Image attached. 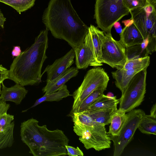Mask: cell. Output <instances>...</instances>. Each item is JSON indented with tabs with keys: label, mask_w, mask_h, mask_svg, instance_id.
I'll list each match as a JSON object with an SVG mask.
<instances>
[{
	"label": "cell",
	"mask_w": 156,
	"mask_h": 156,
	"mask_svg": "<svg viewBox=\"0 0 156 156\" xmlns=\"http://www.w3.org/2000/svg\"><path fill=\"white\" fill-rule=\"evenodd\" d=\"M42 20L55 38L65 40L73 49L84 43L89 27L79 17L70 0H51Z\"/></svg>",
	"instance_id": "cell-1"
},
{
	"label": "cell",
	"mask_w": 156,
	"mask_h": 156,
	"mask_svg": "<svg viewBox=\"0 0 156 156\" xmlns=\"http://www.w3.org/2000/svg\"><path fill=\"white\" fill-rule=\"evenodd\" d=\"M48 31L46 28L41 31L34 44L14 58L9 70V79L24 86L41 82L42 67L47 58Z\"/></svg>",
	"instance_id": "cell-2"
},
{
	"label": "cell",
	"mask_w": 156,
	"mask_h": 156,
	"mask_svg": "<svg viewBox=\"0 0 156 156\" xmlns=\"http://www.w3.org/2000/svg\"><path fill=\"white\" fill-rule=\"evenodd\" d=\"M31 118L21 123L20 136L23 142L34 156H60L67 155L66 146L69 139L62 130L48 129L46 125L40 126Z\"/></svg>",
	"instance_id": "cell-3"
},
{
	"label": "cell",
	"mask_w": 156,
	"mask_h": 156,
	"mask_svg": "<svg viewBox=\"0 0 156 156\" xmlns=\"http://www.w3.org/2000/svg\"><path fill=\"white\" fill-rule=\"evenodd\" d=\"M105 126L89 117L84 125L74 123L73 129L86 149L100 151L111 147V140Z\"/></svg>",
	"instance_id": "cell-4"
},
{
	"label": "cell",
	"mask_w": 156,
	"mask_h": 156,
	"mask_svg": "<svg viewBox=\"0 0 156 156\" xmlns=\"http://www.w3.org/2000/svg\"><path fill=\"white\" fill-rule=\"evenodd\" d=\"M130 12L123 0H96L94 18L105 33H111L114 24Z\"/></svg>",
	"instance_id": "cell-5"
},
{
	"label": "cell",
	"mask_w": 156,
	"mask_h": 156,
	"mask_svg": "<svg viewBox=\"0 0 156 156\" xmlns=\"http://www.w3.org/2000/svg\"><path fill=\"white\" fill-rule=\"evenodd\" d=\"M131 19L139 31L144 41L147 40L145 48L147 55L156 50V9L148 4L142 8L130 11Z\"/></svg>",
	"instance_id": "cell-6"
},
{
	"label": "cell",
	"mask_w": 156,
	"mask_h": 156,
	"mask_svg": "<svg viewBox=\"0 0 156 156\" xmlns=\"http://www.w3.org/2000/svg\"><path fill=\"white\" fill-rule=\"evenodd\" d=\"M147 69L137 73L131 79L119 99V108L128 112L139 106L146 92Z\"/></svg>",
	"instance_id": "cell-7"
},
{
	"label": "cell",
	"mask_w": 156,
	"mask_h": 156,
	"mask_svg": "<svg viewBox=\"0 0 156 156\" xmlns=\"http://www.w3.org/2000/svg\"><path fill=\"white\" fill-rule=\"evenodd\" d=\"M109 80L103 68L97 67L89 70L81 85L72 95L74 101L69 115L75 112L81 102L94 90L101 86H107Z\"/></svg>",
	"instance_id": "cell-8"
},
{
	"label": "cell",
	"mask_w": 156,
	"mask_h": 156,
	"mask_svg": "<svg viewBox=\"0 0 156 156\" xmlns=\"http://www.w3.org/2000/svg\"><path fill=\"white\" fill-rule=\"evenodd\" d=\"M126 121L118 136L109 135L113 143L114 156H120L132 140L143 116L142 110L133 109L127 112Z\"/></svg>",
	"instance_id": "cell-9"
},
{
	"label": "cell",
	"mask_w": 156,
	"mask_h": 156,
	"mask_svg": "<svg viewBox=\"0 0 156 156\" xmlns=\"http://www.w3.org/2000/svg\"><path fill=\"white\" fill-rule=\"evenodd\" d=\"M126 46L119 40L114 39L111 33H105L101 49L102 63L113 68L122 69L127 59Z\"/></svg>",
	"instance_id": "cell-10"
},
{
	"label": "cell",
	"mask_w": 156,
	"mask_h": 156,
	"mask_svg": "<svg viewBox=\"0 0 156 156\" xmlns=\"http://www.w3.org/2000/svg\"><path fill=\"white\" fill-rule=\"evenodd\" d=\"M73 49L77 69H86L89 66H100L95 58L92 40L88 30L85 36L84 43Z\"/></svg>",
	"instance_id": "cell-11"
},
{
	"label": "cell",
	"mask_w": 156,
	"mask_h": 156,
	"mask_svg": "<svg viewBox=\"0 0 156 156\" xmlns=\"http://www.w3.org/2000/svg\"><path fill=\"white\" fill-rule=\"evenodd\" d=\"M75 56L74 50L72 48L64 56L56 60L52 65H48L42 76L46 72L47 82L53 80L70 67L74 62Z\"/></svg>",
	"instance_id": "cell-12"
},
{
	"label": "cell",
	"mask_w": 156,
	"mask_h": 156,
	"mask_svg": "<svg viewBox=\"0 0 156 156\" xmlns=\"http://www.w3.org/2000/svg\"><path fill=\"white\" fill-rule=\"evenodd\" d=\"M119 35L120 40L126 48L141 44L145 41L139 31L133 23L132 19L126 25Z\"/></svg>",
	"instance_id": "cell-13"
},
{
	"label": "cell",
	"mask_w": 156,
	"mask_h": 156,
	"mask_svg": "<svg viewBox=\"0 0 156 156\" xmlns=\"http://www.w3.org/2000/svg\"><path fill=\"white\" fill-rule=\"evenodd\" d=\"M2 89L0 92V99L4 101H11L18 105L25 97L28 93L27 90L23 86L16 83L10 87H7L1 83Z\"/></svg>",
	"instance_id": "cell-14"
},
{
	"label": "cell",
	"mask_w": 156,
	"mask_h": 156,
	"mask_svg": "<svg viewBox=\"0 0 156 156\" xmlns=\"http://www.w3.org/2000/svg\"><path fill=\"white\" fill-rule=\"evenodd\" d=\"M78 72L76 67H69L54 80L47 82L46 85L42 89L43 93H45L44 95L58 90L70 79L76 76Z\"/></svg>",
	"instance_id": "cell-15"
},
{
	"label": "cell",
	"mask_w": 156,
	"mask_h": 156,
	"mask_svg": "<svg viewBox=\"0 0 156 156\" xmlns=\"http://www.w3.org/2000/svg\"><path fill=\"white\" fill-rule=\"evenodd\" d=\"M140 71L135 69H122L112 72V76L115 80V85L120 90L122 93L132 77Z\"/></svg>",
	"instance_id": "cell-16"
},
{
	"label": "cell",
	"mask_w": 156,
	"mask_h": 156,
	"mask_svg": "<svg viewBox=\"0 0 156 156\" xmlns=\"http://www.w3.org/2000/svg\"><path fill=\"white\" fill-rule=\"evenodd\" d=\"M88 31L91 36L96 60L100 66H102L101 49L105 33L92 24L88 27Z\"/></svg>",
	"instance_id": "cell-17"
},
{
	"label": "cell",
	"mask_w": 156,
	"mask_h": 156,
	"mask_svg": "<svg viewBox=\"0 0 156 156\" xmlns=\"http://www.w3.org/2000/svg\"><path fill=\"white\" fill-rule=\"evenodd\" d=\"M117 110V105H116L96 111L85 110L83 112L94 121L105 126L110 124L113 115Z\"/></svg>",
	"instance_id": "cell-18"
},
{
	"label": "cell",
	"mask_w": 156,
	"mask_h": 156,
	"mask_svg": "<svg viewBox=\"0 0 156 156\" xmlns=\"http://www.w3.org/2000/svg\"><path fill=\"white\" fill-rule=\"evenodd\" d=\"M122 109H118L112 117L108 134L118 136L126 120L127 114Z\"/></svg>",
	"instance_id": "cell-19"
},
{
	"label": "cell",
	"mask_w": 156,
	"mask_h": 156,
	"mask_svg": "<svg viewBox=\"0 0 156 156\" xmlns=\"http://www.w3.org/2000/svg\"><path fill=\"white\" fill-rule=\"evenodd\" d=\"M69 91L65 84L61 87L58 90L46 95H44L42 97L37 99L31 107L22 112H25L28 109L34 108L44 101H59L67 97L71 96Z\"/></svg>",
	"instance_id": "cell-20"
},
{
	"label": "cell",
	"mask_w": 156,
	"mask_h": 156,
	"mask_svg": "<svg viewBox=\"0 0 156 156\" xmlns=\"http://www.w3.org/2000/svg\"><path fill=\"white\" fill-rule=\"evenodd\" d=\"M119 103V99L116 96H108L104 94L93 102L86 110L94 111L107 108L117 105Z\"/></svg>",
	"instance_id": "cell-21"
},
{
	"label": "cell",
	"mask_w": 156,
	"mask_h": 156,
	"mask_svg": "<svg viewBox=\"0 0 156 156\" xmlns=\"http://www.w3.org/2000/svg\"><path fill=\"white\" fill-rule=\"evenodd\" d=\"M138 128L142 133L156 135V118L145 114L143 117Z\"/></svg>",
	"instance_id": "cell-22"
},
{
	"label": "cell",
	"mask_w": 156,
	"mask_h": 156,
	"mask_svg": "<svg viewBox=\"0 0 156 156\" xmlns=\"http://www.w3.org/2000/svg\"><path fill=\"white\" fill-rule=\"evenodd\" d=\"M107 86V85L102 86L94 90L81 102L75 112H80L85 110L93 102L104 94L103 92L106 90Z\"/></svg>",
	"instance_id": "cell-23"
},
{
	"label": "cell",
	"mask_w": 156,
	"mask_h": 156,
	"mask_svg": "<svg viewBox=\"0 0 156 156\" xmlns=\"http://www.w3.org/2000/svg\"><path fill=\"white\" fill-rule=\"evenodd\" d=\"M150 63L149 55L144 57L132 58L127 60L122 69H135L142 70L147 68Z\"/></svg>",
	"instance_id": "cell-24"
},
{
	"label": "cell",
	"mask_w": 156,
	"mask_h": 156,
	"mask_svg": "<svg viewBox=\"0 0 156 156\" xmlns=\"http://www.w3.org/2000/svg\"><path fill=\"white\" fill-rule=\"evenodd\" d=\"M14 121L4 130H0V149L11 147L14 142L13 132Z\"/></svg>",
	"instance_id": "cell-25"
},
{
	"label": "cell",
	"mask_w": 156,
	"mask_h": 156,
	"mask_svg": "<svg viewBox=\"0 0 156 156\" xmlns=\"http://www.w3.org/2000/svg\"><path fill=\"white\" fill-rule=\"evenodd\" d=\"M36 0H0L3 3L13 8L20 14L31 8L34 4Z\"/></svg>",
	"instance_id": "cell-26"
},
{
	"label": "cell",
	"mask_w": 156,
	"mask_h": 156,
	"mask_svg": "<svg viewBox=\"0 0 156 156\" xmlns=\"http://www.w3.org/2000/svg\"><path fill=\"white\" fill-rule=\"evenodd\" d=\"M127 8L130 10L144 7L148 5L147 0H123Z\"/></svg>",
	"instance_id": "cell-27"
},
{
	"label": "cell",
	"mask_w": 156,
	"mask_h": 156,
	"mask_svg": "<svg viewBox=\"0 0 156 156\" xmlns=\"http://www.w3.org/2000/svg\"><path fill=\"white\" fill-rule=\"evenodd\" d=\"M14 119L13 115L7 112L0 115V129L4 130L8 127Z\"/></svg>",
	"instance_id": "cell-28"
},
{
	"label": "cell",
	"mask_w": 156,
	"mask_h": 156,
	"mask_svg": "<svg viewBox=\"0 0 156 156\" xmlns=\"http://www.w3.org/2000/svg\"><path fill=\"white\" fill-rule=\"evenodd\" d=\"M67 155L69 156H83L84 154L78 147L75 148L72 146L66 145Z\"/></svg>",
	"instance_id": "cell-29"
},
{
	"label": "cell",
	"mask_w": 156,
	"mask_h": 156,
	"mask_svg": "<svg viewBox=\"0 0 156 156\" xmlns=\"http://www.w3.org/2000/svg\"><path fill=\"white\" fill-rule=\"evenodd\" d=\"M9 70L0 65V84L5 80L9 79Z\"/></svg>",
	"instance_id": "cell-30"
},
{
	"label": "cell",
	"mask_w": 156,
	"mask_h": 156,
	"mask_svg": "<svg viewBox=\"0 0 156 156\" xmlns=\"http://www.w3.org/2000/svg\"><path fill=\"white\" fill-rule=\"evenodd\" d=\"M10 107L9 104H7L0 99V115L7 112Z\"/></svg>",
	"instance_id": "cell-31"
},
{
	"label": "cell",
	"mask_w": 156,
	"mask_h": 156,
	"mask_svg": "<svg viewBox=\"0 0 156 156\" xmlns=\"http://www.w3.org/2000/svg\"><path fill=\"white\" fill-rule=\"evenodd\" d=\"M21 53V50L20 47L16 46L14 47L11 52L12 55L13 57L19 56Z\"/></svg>",
	"instance_id": "cell-32"
},
{
	"label": "cell",
	"mask_w": 156,
	"mask_h": 156,
	"mask_svg": "<svg viewBox=\"0 0 156 156\" xmlns=\"http://www.w3.org/2000/svg\"><path fill=\"white\" fill-rule=\"evenodd\" d=\"M6 18L4 16L3 14L0 10V27H4V23L6 21Z\"/></svg>",
	"instance_id": "cell-33"
},
{
	"label": "cell",
	"mask_w": 156,
	"mask_h": 156,
	"mask_svg": "<svg viewBox=\"0 0 156 156\" xmlns=\"http://www.w3.org/2000/svg\"><path fill=\"white\" fill-rule=\"evenodd\" d=\"M151 115L156 118V104H154L152 107L151 111L150 114Z\"/></svg>",
	"instance_id": "cell-34"
},
{
	"label": "cell",
	"mask_w": 156,
	"mask_h": 156,
	"mask_svg": "<svg viewBox=\"0 0 156 156\" xmlns=\"http://www.w3.org/2000/svg\"><path fill=\"white\" fill-rule=\"evenodd\" d=\"M148 4L153 6L156 8V0H147Z\"/></svg>",
	"instance_id": "cell-35"
},
{
	"label": "cell",
	"mask_w": 156,
	"mask_h": 156,
	"mask_svg": "<svg viewBox=\"0 0 156 156\" xmlns=\"http://www.w3.org/2000/svg\"><path fill=\"white\" fill-rule=\"evenodd\" d=\"M106 95L108 96L111 97H113L114 96V95H113V94L111 92L108 93L107 94V95Z\"/></svg>",
	"instance_id": "cell-36"
},
{
	"label": "cell",
	"mask_w": 156,
	"mask_h": 156,
	"mask_svg": "<svg viewBox=\"0 0 156 156\" xmlns=\"http://www.w3.org/2000/svg\"><path fill=\"white\" fill-rule=\"evenodd\" d=\"M1 84H0V92H1Z\"/></svg>",
	"instance_id": "cell-37"
}]
</instances>
